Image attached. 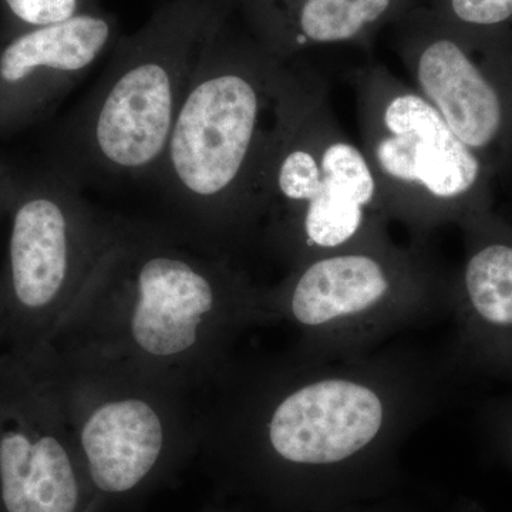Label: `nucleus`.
<instances>
[{
	"instance_id": "nucleus-15",
	"label": "nucleus",
	"mask_w": 512,
	"mask_h": 512,
	"mask_svg": "<svg viewBox=\"0 0 512 512\" xmlns=\"http://www.w3.org/2000/svg\"><path fill=\"white\" fill-rule=\"evenodd\" d=\"M2 2L3 29L0 40L25 32L64 22L99 8L97 0H0Z\"/></svg>"
},
{
	"instance_id": "nucleus-17",
	"label": "nucleus",
	"mask_w": 512,
	"mask_h": 512,
	"mask_svg": "<svg viewBox=\"0 0 512 512\" xmlns=\"http://www.w3.org/2000/svg\"><path fill=\"white\" fill-rule=\"evenodd\" d=\"M16 183H18V174L6 165L0 164V215L8 214Z\"/></svg>"
},
{
	"instance_id": "nucleus-3",
	"label": "nucleus",
	"mask_w": 512,
	"mask_h": 512,
	"mask_svg": "<svg viewBox=\"0 0 512 512\" xmlns=\"http://www.w3.org/2000/svg\"><path fill=\"white\" fill-rule=\"evenodd\" d=\"M295 352L254 373L234 365L201 400V443L288 467H333L399 436L420 386L390 365L343 357L329 367Z\"/></svg>"
},
{
	"instance_id": "nucleus-10",
	"label": "nucleus",
	"mask_w": 512,
	"mask_h": 512,
	"mask_svg": "<svg viewBox=\"0 0 512 512\" xmlns=\"http://www.w3.org/2000/svg\"><path fill=\"white\" fill-rule=\"evenodd\" d=\"M413 87L493 177L512 171V45L421 5L390 26Z\"/></svg>"
},
{
	"instance_id": "nucleus-1",
	"label": "nucleus",
	"mask_w": 512,
	"mask_h": 512,
	"mask_svg": "<svg viewBox=\"0 0 512 512\" xmlns=\"http://www.w3.org/2000/svg\"><path fill=\"white\" fill-rule=\"evenodd\" d=\"M262 292L235 259L127 222L49 349L114 360L201 394L232 365L239 336L266 322Z\"/></svg>"
},
{
	"instance_id": "nucleus-13",
	"label": "nucleus",
	"mask_w": 512,
	"mask_h": 512,
	"mask_svg": "<svg viewBox=\"0 0 512 512\" xmlns=\"http://www.w3.org/2000/svg\"><path fill=\"white\" fill-rule=\"evenodd\" d=\"M460 229L464 258L448 293L458 357L512 380V224L491 211Z\"/></svg>"
},
{
	"instance_id": "nucleus-6",
	"label": "nucleus",
	"mask_w": 512,
	"mask_h": 512,
	"mask_svg": "<svg viewBox=\"0 0 512 512\" xmlns=\"http://www.w3.org/2000/svg\"><path fill=\"white\" fill-rule=\"evenodd\" d=\"M451 275L426 242L392 238L316 256L264 286L266 322L281 320L299 335L296 350L323 357L359 356L377 340L448 309Z\"/></svg>"
},
{
	"instance_id": "nucleus-5",
	"label": "nucleus",
	"mask_w": 512,
	"mask_h": 512,
	"mask_svg": "<svg viewBox=\"0 0 512 512\" xmlns=\"http://www.w3.org/2000/svg\"><path fill=\"white\" fill-rule=\"evenodd\" d=\"M235 0H165L119 36L92 92L57 133L53 164L77 184L153 180L212 33Z\"/></svg>"
},
{
	"instance_id": "nucleus-11",
	"label": "nucleus",
	"mask_w": 512,
	"mask_h": 512,
	"mask_svg": "<svg viewBox=\"0 0 512 512\" xmlns=\"http://www.w3.org/2000/svg\"><path fill=\"white\" fill-rule=\"evenodd\" d=\"M89 484L45 352L0 355V512H80Z\"/></svg>"
},
{
	"instance_id": "nucleus-4",
	"label": "nucleus",
	"mask_w": 512,
	"mask_h": 512,
	"mask_svg": "<svg viewBox=\"0 0 512 512\" xmlns=\"http://www.w3.org/2000/svg\"><path fill=\"white\" fill-rule=\"evenodd\" d=\"M365 151L345 133L306 57L284 64L259 194L258 239L288 269L390 238Z\"/></svg>"
},
{
	"instance_id": "nucleus-7",
	"label": "nucleus",
	"mask_w": 512,
	"mask_h": 512,
	"mask_svg": "<svg viewBox=\"0 0 512 512\" xmlns=\"http://www.w3.org/2000/svg\"><path fill=\"white\" fill-rule=\"evenodd\" d=\"M353 83L360 147L390 221L427 242L436 228L493 211V174L413 86L379 62L360 67Z\"/></svg>"
},
{
	"instance_id": "nucleus-2",
	"label": "nucleus",
	"mask_w": 512,
	"mask_h": 512,
	"mask_svg": "<svg viewBox=\"0 0 512 512\" xmlns=\"http://www.w3.org/2000/svg\"><path fill=\"white\" fill-rule=\"evenodd\" d=\"M285 62L234 12L200 57L153 181L177 235L237 259L258 237L259 194Z\"/></svg>"
},
{
	"instance_id": "nucleus-14",
	"label": "nucleus",
	"mask_w": 512,
	"mask_h": 512,
	"mask_svg": "<svg viewBox=\"0 0 512 512\" xmlns=\"http://www.w3.org/2000/svg\"><path fill=\"white\" fill-rule=\"evenodd\" d=\"M424 0H235V15L281 62L329 47L362 46Z\"/></svg>"
},
{
	"instance_id": "nucleus-16",
	"label": "nucleus",
	"mask_w": 512,
	"mask_h": 512,
	"mask_svg": "<svg viewBox=\"0 0 512 512\" xmlns=\"http://www.w3.org/2000/svg\"><path fill=\"white\" fill-rule=\"evenodd\" d=\"M424 5L461 28L503 30L512 22V0H424Z\"/></svg>"
},
{
	"instance_id": "nucleus-12",
	"label": "nucleus",
	"mask_w": 512,
	"mask_h": 512,
	"mask_svg": "<svg viewBox=\"0 0 512 512\" xmlns=\"http://www.w3.org/2000/svg\"><path fill=\"white\" fill-rule=\"evenodd\" d=\"M100 8L0 40V134L45 117L119 39Z\"/></svg>"
},
{
	"instance_id": "nucleus-18",
	"label": "nucleus",
	"mask_w": 512,
	"mask_h": 512,
	"mask_svg": "<svg viewBox=\"0 0 512 512\" xmlns=\"http://www.w3.org/2000/svg\"><path fill=\"white\" fill-rule=\"evenodd\" d=\"M0 343H2V338H0Z\"/></svg>"
},
{
	"instance_id": "nucleus-9",
	"label": "nucleus",
	"mask_w": 512,
	"mask_h": 512,
	"mask_svg": "<svg viewBox=\"0 0 512 512\" xmlns=\"http://www.w3.org/2000/svg\"><path fill=\"white\" fill-rule=\"evenodd\" d=\"M45 356L97 493H134L201 443L200 393L114 360Z\"/></svg>"
},
{
	"instance_id": "nucleus-8",
	"label": "nucleus",
	"mask_w": 512,
	"mask_h": 512,
	"mask_svg": "<svg viewBox=\"0 0 512 512\" xmlns=\"http://www.w3.org/2000/svg\"><path fill=\"white\" fill-rule=\"evenodd\" d=\"M0 271V338L28 357L49 349L126 220L104 215L55 165L18 174Z\"/></svg>"
}]
</instances>
